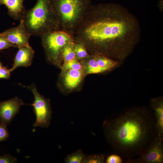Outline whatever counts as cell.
Wrapping results in <instances>:
<instances>
[{
  "label": "cell",
  "instance_id": "6da1fadb",
  "mask_svg": "<svg viewBox=\"0 0 163 163\" xmlns=\"http://www.w3.org/2000/svg\"><path fill=\"white\" fill-rule=\"evenodd\" d=\"M141 28L137 18L120 5H92L73 35L91 55L123 62L139 43Z\"/></svg>",
  "mask_w": 163,
  "mask_h": 163
},
{
  "label": "cell",
  "instance_id": "7a4b0ae2",
  "mask_svg": "<svg viewBox=\"0 0 163 163\" xmlns=\"http://www.w3.org/2000/svg\"><path fill=\"white\" fill-rule=\"evenodd\" d=\"M103 129L114 153L126 160L145 152L157 136L153 112L145 106L133 107L105 120Z\"/></svg>",
  "mask_w": 163,
  "mask_h": 163
},
{
  "label": "cell",
  "instance_id": "3957f363",
  "mask_svg": "<svg viewBox=\"0 0 163 163\" xmlns=\"http://www.w3.org/2000/svg\"><path fill=\"white\" fill-rule=\"evenodd\" d=\"M22 19L26 31L31 36L41 37L61 30L60 22L51 0H37L33 7L26 10Z\"/></svg>",
  "mask_w": 163,
  "mask_h": 163
},
{
  "label": "cell",
  "instance_id": "277c9868",
  "mask_svg": "<svg viewBox=\"0 0 163 163\" xmlns=\"http://www.w3.org/2000/svg\"><path fill=\"white\" fill-rule=\"evenodd\" d=\"M61 30L72 35L92 6V0H51Z\"/></svg>",
  "mask_w": 163,
  "mask_h": 163
},
{
  "label": "cell",
  "instance_id": "5b68a950",
  "mask_svg": "<svg viewBox=\"0 0 163 163\" xmlns=\"http://www.w3.org/2000/svg\"><path fill=\"white\" fill-rule=\"evenodd\" d=\"M41 38L47 59L57 65L63 59L62 51L64 47L74 41L72 35L61 30L48 33Z\"/></svg>",
  "mask_w": 163,
  "mask_h": 163
},
{
  "label": "cell",
  "instance_id": "8992f818",
  "mask_svg": "<svg viewBox=\"0 0 163 163\" xmlns=\"http://www.w3.org/2000/svg\"><path fill=\"white\" fill-rule=\"evenodd\" d=\"M26 87L31 91L34 97V103L31 104L34 107L36 117L33 126L48 127L50 124L52 113L49 101L40 94L34 84Z\"/></svg>",
  "mask_w": 163,
  "mask_h": 163
},
{
  "label": "cell",
  "instance_id": "52a82bcc",
  "mask_svg": "<svg viewBox=\"0 0 163 163\" xmlns=\"http://www.w3.org/2000/svg\"><path fill=\"white\" fill-rule=\"evenodd\" d=\"M136 159L127 160V163H162L163 139L157 136L145 152Z\"/></svg>",
  "mask_w": 163,
  "mask_h": 163
},
{
  "label": "cell",
  "instance_id": "ba28073f",
  "mask_svg": "<svg viewBox=\"0 0 163 163\" xmlns=\"http://www.w3.org/2000/svg\"><path fill=\"white\" fill-rule=\"evenodd\" d=\"M19 25L6 30L0 34L17 47L30 46L29 40L30 34L26 30L23 19Z\"/></svg>",
  "mask_w": 163,
  "mask_h": 163
},
{
  "label": "cell",
  "instance_id": "9c48e42d",
  "mask_svg": "<svg viewBox=\"0 0 163 163\" xmlns=\"http://www.w3.org/2000/svg\"><path fill=\"white\" fill-rule=\"evenodd\" d=\"M23 104V101L17 97L0 102V122L6 126L18 112Z\"/></svg>",
  "mask_w": 163,
  "mask_h": 163
},
{
  "label": "cell",
  "instance_id": "30bf717a",
  "mask_svg": "<svg viewBox=\"0 0 163 163\" xmlns=\"http://www.w3.org/2000/svg\"><path fill=\"white\" fill-rule=\"evenodd\" d=\"M14 60L12 68L9 70L11 73L20 66L27 67L32 63L34 54V51L30 46H20Z\"/></svg>",
  "mask_w": 163,
  "mask_h": 163
},
{
  "label": "cell",
  "instance_id": "8fae6325",
  "mask_svg": "<svg viewBox=\"0 0 163 163\" xmlns=\"http://www.w3.org/2000/svg\"><path fill=\"white\" fill-rule=\"evenodd\" d=\"M150 106L155 117L157 136L163 139V99L160 97L153 98L150 100Z\"/></svg>",
  "mask_w": 163,
  "mask_h": 163
},
{
  "label": "cell",
  "instance_id": "7c38bea8",
  "mask_svg": "<svg viewBox=\"0 0 163 163\" xmlns=\"http://www.w3.org/2000/svg\"><path fill=\"white\" fill-rule=\"evenodd\" d=\"M24 0H0V5H5L9 15L15 20L20 21L23 19L26 10L23 5Z\"/></svg>",
  "mask_w": 163,
  "mask_h": 163
},
{
  "label": "cell",
  "instance_id": "4fadbf2b",
  "mask_svg": "<svg viewBox=\"0 0 163 163\" xmlns=\"http://www.w3.org/2000/svg\"><path fill=\"white\" fill-rule=\"evenodd\" d=\"M82 70L70 69L66 71L64 79V85L69 89L76 87L80 82L83 76Z\"/></svg>",
  "mask_w": 163,
  "mask_h": 163
},
{
  "label": "cell",
  "instance_id": "5bb4252c",
  "mask_svg": "<svg viewBox=\"0 0 163 163\" xmlns=\"http://www.w3.org/2000/svg\"><path fill=\"white\" fill-rule=\"evenodd\" d=\"M87 59L85 74H96L108 71L105 68L100 66L97 63L94 55H90Z\"/></svg>",
  "mask_w": 163,
  "mask_h": 163
},
{
  "label": "cell",
  "instance_id": "9a60e30c",
  "mask_svg": "<svg viewBox=\"0 0 163 163\" xmlns=\"http://www.w3.org/2000/svg\"><path fill=\"white\" fill-rule=\"evenodd\" d=\"M94 56L98 65L107 70L116 67L119 63L118 62L106 56L99 55Z\"/></svg>",
  "mask_w": 163,
  "mask_h": 163
},
{
  "label": "cell",
  "instance_id": "2e32d148",
  "mask_svg": "<svg viewBox=\"0 0 163 163\" xmlns=\"http://www.w3.org/2000/svg\"><path fill=\"white\" fill-rule=\"evenodd\" d=\"M74 41L70 42L63 48L62 51V56L64 63L76 58L74 50Z\"/></svg>",
  "mask_w": 163,
  "mask_h": 163
},
{
  "label": "cell",
  "instance_id": "e0dca14e",
  "mask_svg": "<svg viewBox=\"0 0 163 163\" xmlns=\"http://www.w3.org/2000/svg\"><path fill=\"white\" fill-rule=\"evenodd\" d=\"M73 47L76 58L78 60H84L89 56L90 55L82 44L74 42Z\"/></svg>",
  "mask_w": 163,
  "mask_h": 163
},
{
  "label": "cell",
  "instance_id": "ac0fdd59",
  "mask_svg": "<svg viewBox=\"0 0 163 163\" xmlns=\"http://www.w3.org/2000/svg\"><path fill=\"white\" fill-rule=\"evenodd\" d=\"M81 150H78L72 154L68 155L65 160V162L67 163H82L85 157Z\"/></svg>",
  "mask_w": 163,
  "mask_h": 163
},
{
  "label": "cell",
  "instance_id": "d6986e66",
  "mask_svg": "<svg viewBox=\"0 0 163 163\" xmlns=\"http://www.w3.org/2000/svg\"><path fill=\"white\" fill-rule=\"evenodd\" d=\"M82 69V65L75 58L64 63L62 69V75H63L66 71L70 69L80 70Z\"/></svg>",
  "mask_w": 163,
  "mask_h": 163
},
{
  "label": "cell",
  "instance_id": "ffe728a7",
  "mask_svg": "<svg viewBox=\"0 0 163 163\" xmlns=\"http://www.w3.org/2000/svg\"><path fill=\"white\" fill-rule=\"evenodd\" d=\"M105 156L102 154H95L85 156L82 163H102L105 162Z\"/></svg>",
  "mask_w": 163,
  "mask_h": 163
},
{
  "label": "cell",
  "instance_id": "44dd1931",
  "mask_svg": "<svg viewBox=\"0 0 163 163\" xmlns=\"http://www.w3.org/2000/svg\"><path fill=\"white\" fill-rule=\"evenodd\" d=\"M11 47H17L15 45L11 43L0 33V50L8 49Z\"/></svg>",
  "mask_w": 163,
  "mask_h": 163
},
{
  "label": "cell",
  "instance_id": "7402d4cb",
  "mask_svg": "<svg viewBox=\"0 0 163 163\" xmlns=\"http://www.w3.org/2000/svg\"><path fill=\"white\" fill-rule=\"evenodd\" d=\"M6 126L0 122V142L5 140L9 136Z\"/></svg>",
  "mask_w": 163,
  "mask_h": 163
},
{
  "label": "cell",
  "instance_id": "603a6c76",
  "mask_svg": "<svg viewBox=\"0 0 163 163\" xmlns=\"http://www.w3.org/2000/svg\"><path fill=\"white\" fill-rule=\"evenodd\" d=\"M17 161V159L16 158L9 154L0 156V163H15Z\"/></svg>",
  "mask_w": 163,
  "mask_h": 163
},
{
  "label": "cell",
  "instance_id": "cb8c5ba5",
  "mask_svg": "<svg viewBox=\"0 0 163 163\" xmlns=\"http://www.w3.org/2000/svg\"><path fill=\"white\" fill-rule=\"evenodd\" d=\"M123 160L120 156L117 154H113L108 156L106 159L107 163H121Z\"/></svg>",
  "mask_w": 163,
  "mask_h": 163
},
{
  "label": "cell",
  "instance_id": "d4e9b609",
  "mask_svg": "<svg viewBox=\"0 0 163 163\" xmlns=\"http://www.w3.org/2000/svg\"><path fill=\"white\" fill-rule=\"evenodd\" d=\"M9 70L3 67L0 69V79H8L10 77Z\"/></svg>",
  "mask_w": 163,
  "mask_h": 163
},
{
  "label": "cell",
  "instance_id": "484cf974",
  "mask_svg": "<svg viewBox=\"0 0 163 163\" xmlns=\"http://www.w3.org/2000/svg\"><path fill=\"white\" fill-rule=\"evenodd\" d=\"M3 67L4 66H3L2 64V63L0 61V69H1L2 67Z\"/></svg>",
  "mask_w": 163,
  "mask_h": 163
}]
</instances>
